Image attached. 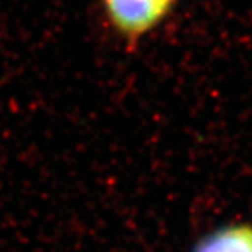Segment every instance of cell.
<instances>
[{
    "mask_svg": "<svg viewBox=\"0 0 252 252\" xmlns=\"http://www.w3.org/2000/svg\"><path fill=\"white\" fill-rule=\"evenodd\" d=\"M179 0H99L108 29L126 46H137L159 29Z\"/></svg>",
    "mask_w": 252,
    "mask_h": 252,
    "instance_id": "1",
    "label": "cell"
},
{
    "mask_svg": "<svg viewBox=\"0 0 252 252\" xmlns=\"http://www.w3.org/2000/svg\"><path fill=\"white\" fill-rule=\"evenodd\" d=\"M191 252H252V225L228 223L201 239Z\"/></svg>",
    "mask_w": 252,
    "mask_h": 252,
    "instance_id": "2",
    "label": "cell"
}]
</instances>
